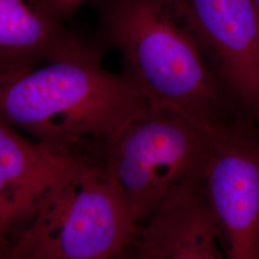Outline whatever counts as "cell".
Wrapping results in <instances>:
<instances>
[{"instance_id": "6da1fadb", "label": "cell", "mask_w": 259, "mask_h": 259, "mask_svg": "<svg viewBox=\"0 0 259 259\" xmlns=\"http://www.w3.org/2000/svg\"><path fill=\"white\" fill-rule=\"evenodd\" d=\"M105 47L81 35L46 65L0 80V119L54 153L103 158L148 109L129 75L104 67Z\"/></svg>"}, {"instance_id": "7a4b0ae2", "label": "cell", "mask_w": 259, "mask_h": 259, "mask_svg": "<svg viewBox=\"0 0 259 259\" xmlns=\"http://www.w3.org/2000/svg\"><path fill=\"white\" fill-rule=\"evenodd\" d=\"M101 39L149 110H170L202 127L226 117V100L184 0H94Z\"/></svg>"}, {"instance_id": "3957f363", "label": "cell", "mask_w": 259, "mask_h": 259, "mask_svg": "<svg viewBox=\"0 0 259 259\" xmlns=\"http://www.w3.org/2000/svg\"><path fill=\"white\" fill-rule=\"evenodd\" d=\"M139 225L103 159L81 160L13 242L12 259H108L128 254Z\"/></svg>"}, {"instance_id": "277c9868", "label": "cell", "mask_w": 259, "mask_h": 259, "mask_svg": "<svg viewBox=\"0 0 259 259\" xmlns=\"http://www.w3.org/2000/svg\"><path fill=\"white\" fill-rule=\"evenodd\" d=\"M208 148L206 127L176 111L147 109L109 145L103 164L141 225L168 195L204 180Z\"/></svg>"}, {"instance_id": "5b68a950", "label": "cell", "mask_w": 259, "mask_h": 259, "mask_svg": "<svg viewBox=\"0 0 259 259\" xmlns=\"http://www.w3.org/2000/svg\"><path fill=\"white\" fill-rule=\"evenodd\" d=\"M206 131L204 192L224 255L259 259V127L225 117Z\"/></svg>"}, {"instance_id": "8992f818", "label": "cell", "mask_w": 259, "mask_h": 259, "mask_svg": "<svg viewBox=\"0 0 259 259\" xmlns=\"http://www.w3.org/2000/svg\"><path fill=\"white\" fill-rule=\"evenodd\" d=\"M223 96L259 123V18L252 0H184Z\"/></svg>"}, {"instance_id": "52a82bcc", "label": "cell", "mask_w": 259, "mask_h": 259, "mask_svg": "<svg viewBox=\"0 0 259 259\" xmlns=\"http://www.w3.org/2000/svg\"><path fill=\"white\" fill-rule=\"evenodd\" d=\"M85 158L54 153L0 119V234L11 246Z\"/></svg>"}, {"instance_id": "ba28073f", "label": "cell", "mask_w": 259, "mask_h": 259, "mask_svg": "<svg viewBox=\"0 0 259 259\" xmlns=\"http://www.w3.org/2000/svg\"><path fill=\"white\" fill-rule=\"evenodd\" d=\"M127 255L139 259L225 257L204 180L188 183L168 195L139 225Z\"/></svg>"}, {"instance_id": "9c48e42d", "label": "cell", "mask_w": 259, "mask_h": 259, "mask_svg": "<svg viewBox=\"0 0 259 259\" xmlns=\"http://www.w3.org/2000/svg\"><path fill=\"white\" fill-rule=\"evenodd\" d=\"M48 0H0V80L54 59L82 35Z\"/></svg>"}, {"instance_id": "30bf717a", "label": "cell", "mask_w": 259, "mask_h": 259, "mask_svg": "<svg viewBox=\"0 0 259 259\" xmlns=\"http://www.w3.org/2000/svg\"><path fill=\"white\" fill-rule=\"evenodd\" d=\"M92 0H48L53 8L64 18L69 19L83 3Z\"/></svg>"}, {"instance_id": "8fae6325", "label": "cell", "mask_w": 259, "mask_h": 259, "mask_svg": "<svg viewBox=\"0 0 259 259\" xmlns=\"http://www.w3.org/2000/svg\"><path fill=\"white\" fill-rule=\"evenodd\" d=\"M11 242L0 234V258H9Z\"/></svg>"}, {"instance_id": "7c38bea8", "label": "cell", "mask_w": 259, "mask_h": 259, "mask_svg": "<svg viewBox=\"0 0 259 259\" xmlns=\"http://www.w3.org/2000/svg\"><path fill=\"white\" fill-rule=\"evenodd\" d=\"M252 3H253V5H254V7H255V10H256V12H257V15H258L259 18V0H252Z\"/></svg>"}]
</instances>
